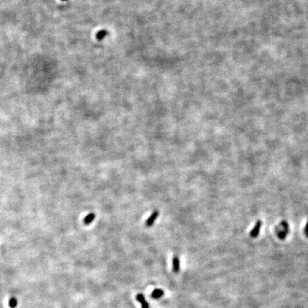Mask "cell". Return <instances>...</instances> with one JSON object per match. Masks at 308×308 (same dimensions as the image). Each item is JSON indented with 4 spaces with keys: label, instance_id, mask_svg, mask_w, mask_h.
<instances>
[{
    "label": "cell",
    "instance_id": "1",
    "mask_svg": "<svg viewBox=\"0 0 308 308\" xmlns=\"http://www.w3.org/2000/svg\"><path fill=\"white\" fill-rule=\"evenodd\" d=\"M158 215H159V212H158V210H155L154 212L151 215L150 217L146 220V223H145L147 227H151V226H152L154 224L155 221H156L157 218H158Z\"/></svg>",
    "mask_w": 308,
    "mask_h": 308
},
{
    "label": "cell",
    "instance_id": "2",
    "mask_svg": "<svg viewBox=\"0 0 308 308\" xmlns=\"http://www.w3.org/2000/svg\"><path fill=\"white\" fill-rule=\"evenodd\" d=\"M261 226H262V222H261L260 220H258L256 222V224H255V227L253 228V229L250 232V236L252 238H256L258 236Z\"/></svg>",
    "mask_w": 308,
    "mask_h": 308
},
{
    "label": "cell",
    "instance_id": "3",
    "mask_svg": "<svg viewBox=\"0 0 308 308\" xmlns=\"http://www.w3.org/2000/svg\"><path fill=\"white\" fill-rule=\"evenodd\" d=\"M173 272L177 273L180 270V260L178 256H174L173 258Z\"/></svg>",
    "mask_w": 308,
    "mask_h": 308
},
{
    "label": "cell",
    "instance_id": "4",
    "mask_svg": "<svg viewBox=\"0 0 308 308\" xmlns=\"http://www.w3.org/2000/svg\"><path fill=\"white\" fill-rule=\"evenodd\" d=\"M136 299H137V300H138L139 303H141V306H142V308H149L148 304L146 301V300H145V298H144V296H143V295H141V294H138V295L136 296Z\"/></svg>",
    "mask_w": 308,
    "mask_h": 308
},
{
    "label": "cell",
    "instance_id": "5",
    "mask_svg": "<svg viewBox=\"0 0 308 308\" xmlns=\"http://www.w3.org/2000/svg\"><path fill=\"white\" fill-rule=\"evenodd\" d=\"M95 217H96V216H95V214L93 213L88 214L84 218V223L85 225H90L94 220Z\"/></svg>",
    "mask_w": 308,
    "mask_h": 308
},
{
    "label": "cell",
    "instance_id": "6",
    "mask_svg": "<svg viewBox=\"0 0 308 308\" xmlns=\"http://www.w3.org/2000/svg\"><path fill=\"white\" fill-rule=\"evenodd\" d=\"M163 295H164V292L162 290L156 289L153 291L151 296H152V297L155 298V299H158V298L162 297Z\"/></svg>",
    "mask_w": 308,
    "mask_h": 308
},
{
    "label": "cell",
    "instance_id": "7",
    "mask_svg": "<svg viewBox=\"0 0 308 308\" xmlns=\"http://www.w3.org/2000/svg\"><path fill=\"white\" fill-rule=\"evenodd\" d=\"M307 232H308V221H307V225H306L305 228V233H307Z\"/></svg>",
    "mask_w": 308,
    "mask_h": 308
}]
</instances>
